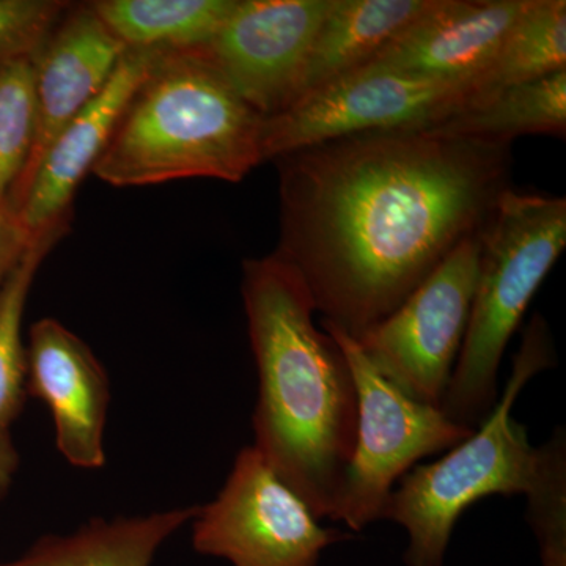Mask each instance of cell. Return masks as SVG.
<instances>
[{
	"instance_id": "cell-1",
	"label": "cell",
	"mask_w": 566,
	"mask_h": 566,
	"mask_svg": "<svg viewBox=\"0 0 566 566\" xmlns=\"http://www.w3.org/2000/svg\"><path fill=\"white\" fill-rule=\"evenodd\" d=\"M281 241L322 323L352 338L392 314L510 186V145L419 129L342 137L275 159Z\"/></svg>"
},
{
	"instance_id": "cell-2",
	"label": "cell",
	"mask_w": 566,
	"mask_h": 566,
	"mask_svg": "<svg viewBox=\"0 0 566 566\" xmlns=\"http://www.w3.org/2000/svg\"><path fill=\"white\" fill-rule=\"evenodd\" d=\"M241 293L259 371L253 447L318 520H331L356 446L352 368L279 253L245 260Z\"/></svg>"
},
{
	"instance_id": "cell-3",
	"label": "cell",
	"mask_w": 566,
	"mask_h": 566,
	"mask_svg": "<svg viewBox=\"0 0 566 566\" xmlns=\"http://www.w3.org/2000/svg\"><path fill=\"white\" fill-rule=\"evenodd\" d=\"M262 125L202 50L164 52L92 172L115 188L186 178L240 182L262 164Z\"/></svg>"
},
{
	"instance_id": "cell-4",
	"label": "cell",
	"mask_w": 566,
	"mask_h": 566,
	"mask_svg": "<svg viewBox=\"0 0 566 566\" xmlns=\"http://www.w3.org/2000/svg\"><path fill=\"white\" fill-rule=\"evenodd\" d=\"M556 365L553 338L542 315L524 331L512 376L491 415L447 455L417 464L387 499L381 520L406 528L408 566H442L461 515L488 495L528 494L545 464V444L534 447L526 427L513 419L517 395L539 371Z\"/></svg>"
},
{
	"instance_id": "cell-5",
	"label": "cell",
	"mask_w": 566,
	"mask_h": 566,
	"mask_svg": "<svg viewBox=\"0 0 566 566\" xmlns=\"http://www.w3.org/2000/svg\"><path fill=\"white\" fill-rule=\"evenodd\" d=\"M565 244V197L502 193L482 233L468 331L441 406L453 422L475 430L497 405L506 345Z\"/></svg>"
},
{
	"instance_id": "cell-6",
	"label": "cell",
	"mask_w": 566,
	"mask_h": 566,
	"mask_svg": "<svg viewBox=\"0 0 566 566\" xmlns=\"http://www.w3.org/2000/svg\"><path fill=\"white\" fill-rule=\"evenodd\" d=\"M322 326L344 352L357 390L356 446L331 520L360 532L381 520L401 476L474 430L453 422L442 409L409 398L376 370L354 338L331 324Z\"/></svg>"
},
{
	"instance_id": "cell-7",
	"label": "cell",
	"mask_w": 566,
	"mask_h": 566,
	"mask_svg": "<svg viewBox=\"0 0 566 566\" xmlns=\"http://www.w3.org/2000/svg\"><path fill=\"white\" fill-rule=\"evenodd\" d=\"M474 82L353 71L263 118L262 163L356 134L431 128L471 107Z\"/></svg>"
},
{
	"instance_id": "cell-8",
	"label": "cell",
	"mask_w": 566,
	"mask_h": 566,
	"mask_svg": "<svg viewBox=\"0 0 566 566\" xmlns=\"http://www.w3.org/2000/svg\"><path fill=\"white\" fill-rule=\"evenodd\" d=\"M482 233L461 241L392 314L354 338L390 385L420 403L441 409L444 401L471 316Z\"/></svg>"
},
{
	"instance_id": "cell-9",
	"label": "cell",
	"mask_w": 566,
	"mask_h": 566,
	"mask_svg": "<svg viewBox=\"0 0 566 566\" xmlns=\"http://www.w3.org/2000/svg\"><path fill=\"white\" fill-rule=\"evenodd\" d=\"M191 523L193 549L233 566H318L327 546L349 538L319 526L253 446L238 453L226 485Z\"/></svg>"
},
{
	"instance_id": "cell-10",
	"label": "cell",
	"mask_w": 566,
	"mask_h": 566,
	"mask_svg": "<svg viewBox=\"0 0 566 566\" xmlns=\"http://www.w3.org/2000/svg\"><path fill=\"white\" fill-rule=\"evenodd\" d=\"M331 0H237L202 48L234 92L263 118L290 109Z\"/></svg>"
},
{
	"instance_id": "cell-11",
	"label": "cell",
	"mask_w": 566,
	"mask_h": 566,
	"mask_svg": "<svg viewBox=\"0 0 566 566\" xmlns=\"http://www.w3.org/2000/svg\"><path fill=\"white\" fill-rule=\"evenodd\" d=\"M161 54L126 51L104 91L57 134L24 188L7 202L32 237L70 226L77 188L98 163L126 103Z\"/></svg>"
},
{
	"instance_id": "cell-12",
	"label": "cell",
	"mask_w": 566,
	"mask_h": 566,
	"mask_svg": "<svg viewBox=\"0 0 566 566\" xmlns=\"http://www.w3.org/2000/svg\"><path fill=\"white\" fill-rule=\"evenodd\" d=\"M25 360L28 397L50 409L59 452L74 468L102 469L111 385L98 357L61 322L43 318L29 331Z\"/></svg>"
},
{
	"instance_id": "cell-13",
	"label": "cell",
	"mask_w": 566,
	"mask_h": 566,
	"mask_svg": "<svg viewBox=\"0 0 566 566\" xmlns=\"http://www.w3.org/2000/svg\"><path fill=\"white\" fill-rule=\"evenodd\" d=\"M126 51L91 3H69L31 54L35 144L9 200L24 188L57 134L104 91Z\"/></svg>"
},
{
	"instance_id": "cell-14",
	"label": "cell",
	"mask_w": 566,
	"mask_h": 566,
	"mask_svg": "<svg viewBox=\"0 0 566 566\" xmlns=\"http://www.w3.org/2000/svg\"><path fill=\"white\" fill-rule=\"evenodd\" d=\"M531 0H434L430 10L356 71L474 81Z\"/></svg>"
},
{
	"instance_id": "cell-15",
	"label": "cell",
	"mask_w": 566,
	"mask_h": 566,
	"mask_svg": "<svg viewBox=\"0 0 566 566\" xmlns=\"http://www.w3.org/2000/svg\"><path fill=\"white\" fill-rule=\"evenodd\" d=\"M197 509L95 517L71 534L41 536L22 556L0 566H151L159 547L191 523Z\"/></svg>"
},
{
	"instance_id": "cell-16",
	"label": "cell",
	"mask_w": 566,
	"mask_h": 566,
	"mask_svg": "<svg viewBox=\"0 0 566 566\" xmlns=\"http://www.w3.org/2000/svg\"><path fill=\"white\" fill-rule=\"evenodd\" d=\"M433 3L434 0H331L308 54L301 98L360 69Z\"/></svg>"
},
{
	"instance_id": "cell-17",
	"label": "cell",
	"mask_w": 566,
	"mask_h": 566,
	"mask_svg": "<svg viewBox=\"0 0 566 566\" xmlns=\"http://www.w3.org/2000/svg\"><path fill=\"white\" fill-rule=\"evenodd\" d=\"M66 232L69 227L36 237L0 289V502L9 494L20 468L13 423L28 398V360L22 338L25 304L41 263Z\"/></svg>"
},
{
	"instance_id": "cell-18",
	"label": "cell",
	"mask_w": 566,
	"mask_h": 566,
	"mask_svg": "<svg viewBox=\"0 0 566 566\" xmlns=\"http://www.w3.org/2000/svg\"><path fill=\"white\" fill-rule=\"evenodd\" d=\"M91 6L126 50L191 52L211 43L237 0H98Z\"/></svg>"
},
{
	"instance_id": "cell-19",
	"label": "cell",
	"mask_w": 566,
	"mask_h": 566,
	"mask_svg": "<svg viewBox=\"0 0 566 566\" xmlns=\"http://www.w3.org/2000/svg\"><path fill=\"white\" fill-rule=\"evenodd\" d=\"M431 136L512 145L526 134L566 132V69L499 92L482 106L419 129Z\"/></svg>"
},
{
	"instance_id": "cell-20",
	"label": "cell",
	"mask_w": 566,
	"mask_h": 566,
	"mask_svg": "<svg viewBox=\"0 0 566 566\" xmlns=\"http://www.w3.org/2000/svg\"><path fill=\"white\" fill-rule=\"evenodd\" d=\"M565 69L566 2L531 0L506 33L491 65L476 77L469 109L482 106L506 88Z\"/></svg>"
},
{
	"instance_id": "cell-21",
	"label": "cell",
	"mask_w": 566,
	"mask_h": 566,
	"mask_svg": "<svg viewBox=\"0 0 566 566\" xmlns=\"http://www.w3.org/2000/svg\"><path fill=\"white\" fill-rule=\"evenodd\" d=\"M36 136V104L31 55L0 62V205L31 159Z\"/></svg>"
},
{
	"instance_id": "cell-22",
	"label": "cell",
	"mask_w": 566,
	"mask_h": 566,
	"mask_svg": "<svg viewBox=\"0 0 566 566\" xmlns=\"http://www.w3.org/2000/svg\"><path fill=\"white\" fill-rule=\"evenodd\" d=\"M69 2L0 0V62L31 55Z\"/></svg>"
},
{
	"instance_id": "cell-23",
	"label": "cell",
	"mask_w": 566,
	"mask_h": 566,
	"mask_svg": "<svg viewBox=\"0 0 566 566\" xmlns=\"http://www.w3.org/2000/svg\"><path fill=\"white\" fill-rule=\"evenodd\" d=\"M35 238L9 205H0V289Z\"/></svg>"
},
{
	"instance_id": "cell-24",
	"label": "cell",
	"mask_w": 566,
	"mask_h": 566,
	"mask_svg": "<svg viewBox=\"0 0 566 566\" xmlns=\"http://www.w3.org/2000/svg\"><path fill=\"white\" fill-rule=\"evenodd\" d=\"M543 566H566V534L554 532L538 536Z\"/></svg>"
}]
</instances>
